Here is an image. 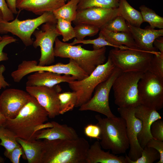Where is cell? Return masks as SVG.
I'll list each match as a JSON object with an SVG mask.
<instances>
[{"label":"cell","instance_id":"36","mask_svg":"<svg viewBox=\"0 0 163 163\" xmlns=\"http://www.w3.org/2000/svg\"><path fill=\"white\" fill-rule=\"evenodd\" d=\"M148 71L163 79V55H154Z\"/></svg>","mask_w":163,"mask_h":163},{"label":"cell","instance_id":"38","mask_svg":"<svg viewBox=\"0 0 163 163\" xmlns=\"http://www.w3.org/2000/svg\"><path fill=\"white\" fill-rule=\"evenodd\" d=\"M2 40L0 41V62L8 60L7 54L3 52L4 47L8 44L14 43L17 39L12 36L5 35L3 37Z\"/></svg>","mask_w":163,"mask_h":163},{"label":"cell","instance_id":"9","mask_svg":"<svg viewBox=\"0 0 163 163\" xmlns=\"http://www.w3.org/2000/svg\"><path fill=\"white\" fill-rule=\"evenodd\" d=\"M53 12H47L36 18L20 20L16 18L11 21H0V33H10L19 37L26 46L32 45L31 35L36 29L46 22H57Z\"/></svg>","mask_w":163,"mask_h":163},{"label":"cell","instance_id":"28","mask_svg":"<svg viewBox=\"0 0 163 163\" xmlns=\"http://www.w3.org/2000/svg\"><path fill=\"white\" fill-rule=\"evenodd\" d=\"M58 98L59 114H63L72 110L77 101L76 93L73 91L60 92L58 94Z\"/></svg>","mask_w":163,"mask_h":163},{"label":"cell","instance_id":"39","mask_svg":"<svg viewBox=\"0 0 163 163\" xmlns=\"http://www.w3.org/2000/svg\"><path fill=\"white\" fill-rule=\"evenodd\" d=\"M84 133L87 137L100 140L101 134L100 128L97 124H89L87 125L84 129Z\"/></svg>","mask_w":163,"mask_h":163},{"label":"cell","instance_id":"25","mask_svg":"<svg viewBox=\"0 0 163 163\" xmlns=\"http://www.w3.org/2000/svg\"><path fill=\"white\" fill-rule=\"evenodd\" d=\"M118 8L120 15L131 25L140 27L144 22L140 12L132 7L127 0H120Z\"/></svg>","mask_w":163,"mask_h":163},{"label":"cell","instance_id":"43","mask_svg":"<svg viewBox=\"0 0 163 163\" xmlns=\"http://www.w3.org/2000/svg\"><path fill=\"white\" fill-rule=\"evenodd\" d=\"M5 70V68L4 65H0V86L3 88H5L10 85L9 84L5 81L3 75Z\"/></svg>","mask_w":163,"mask_h":163},{"label":"cell","instance_id":"5","mask_svg":"<svg viewBox=\"0 0 163 163\" xmlns=\"http://www.w3.org/2000/svg\"><path fill=\"white\" fill-rule=\"evenodd\" d=\"M144 73L122 72L115 79L113 88L114 103L118 107H136L140 105L138 84Z\"/></svg>","mask_w":163,"mask_h":163},{"label":"cell","instance_id":"17","mask_svg":"<svg viewBox=\"0 0 163 163\" xmlns=\"http://www.w3.org/2000/svg\"><path fill=\"white\" fill-rule=\"evenodd\" d=\"M131 34L138 48L142 50L152 53L161 54L154 46L153 43L157 38L163 36V29L156 30L147 26L145 29L133 26L126 22Z\"/></svg>","mask_w":163,"mask_h":163},{"label":"cell","instance_id":"35","mask_svg":"<svg viewBox=\"0 0 163 163\" xmlns=\"http://www.w3.org/2000/svg\"><path fill=\"white\" fill-rule=\"evenodd\" d=\"M78 43H82L84 44H91L93 45V50H97L100 49L107 46H112L114 47L113 45L105 40L100 34L96 39H88L78 40L75 38L71 43L69 44L72 45H75Z\"/></svg>","mask_w":163,"mask_h":163},{"label":"cell","instance_id":"15","mask_svg":"<svg viewBox=\"0 0 163 163\" xmlns=\"http://www.w3.org/2000/svg\"><path fill=\"white\" fill-rule=\"evenodd\" d=\"M119 15L118 7L106 8L92 7L77 10L76 18L73 22L75 25L81 24H89L100 30L110 21Z\"/></svg>","mask_w":163,"mask_h":163},{"label":"cell","instance_id":"21","mask_svg":"<svg viewBox=\"0 0 163 163\" xmlns=\"http://www.w3.org/2000/svg\"><path fill=\"white\" fill-rule=\"evenodd\" d=\"M53 126L38 131L36 140L44 139L49 140L56 139L73 140L78 138V135L75 129L66 124H61L51 122Z\"/></svg>","mask_w":163,"mask_h":163},{"label":"cell","instance_id":"6","mask_svg":"<svg viewBox=\"0 0 163 163\" xmlns=\"http://www.w3.org/2000/svg\"><path fill=\"white\" fill-rule=\"evenodd\" d=\"M115 67L108 57L106 62L97 66L86 78L68 82L69 87L77 94V101L75 107H79L88 101L97 86L108 78Z\"/></svg>","mask_w":163,"mask_h":163},{"label":"cell","instance_id":"41","mask_svg":"<svg viewBox=\"0 0 163 163\" xmlns=\"http://www.w3.org/2000/svg\"><path fill=\"white\" fill-rule=\"evenodd\" d=\"M146 145L153 148L157 150L160 155V158L157 163H163V141L152 139Z\"/></svg>","mask_w":163,"mask_h":163},{"label":"cell","instance_id":"46","mask_svg":"<svg viewBox=\"0 0 163 163\" xmlns=\"http://www.w3.org/2000/svg\"><path fill=\"white\" fill-rule=\"evenodd\" d=\"M53 126L52 122H48L46 123H43L37 126L34 128V131L37 133L38 131L46 128H50Z\"/></svg>","mask_w":163,"mask_h":163},{"label":"cell","instance_id":"32","mask_svg":"<svg viewBox=\"0 0 163 163\" xmlns=\"http://www.w3.org/2000/svg\"><path fill=\"white\" fill-rule=\"evenodd\" d=\"M57 33L62 37V41L67 42L75 37L74 27L72 22L62 19H58L56 25Z\"/></svg>","mask_w":163,"mask_h":163},{"label":"cell","instance_id":"52","mask_svg":"<svg viewBox=\"0 0 163 163\" xmlns=\"http://www.w3.org/2000/svg\"><path fill=\"white\" fill-rule=\"evenodd\" d=\"M1 88H2L0 86V89Z\"/></svg>","mask_w":163,"mask_h":163},{"label":"cell","instance_id":"18","mask_svg":"<svg viewBox=\"0 0 163 163\" xmlns=\"http://www.w3.org/2000/svg\"><path fill=\"white\" fill-rule=\"evenodd\" d=\"M135 114L142 122V129L138 138L140 146L143 149L152 138L150 133L151 125L156 120L161 119V117L157 111L141 104L135 108Z\"/></svg>","mask_w":163,"mask_h":163},{"label":"cell","instance_id":"13","mask_svg":"<svg viewBox=\"0 0 163 163\" xmlns=\"http://www.w3.org/2000/svg\"><path fill=\"white\" fill-rule=\"evenodd\" d=\"M26 90L46 110L49 118H54L59 114L58 94L62 90L59 85L26 86Z\"/></svg>","mask_w":163,"mask_h":163},{"label":"cell","instance_id":"16","mask_svg":"<svg viewBox=\"0 0 163 163\" xmlns=\"http://www.w3.org/2000/svg\"><path fill=\"white\" fill-rule=\"evenodd\" d=\"M31 97L26 91L16 88H9L0 94V112L7 119H13Z\"/></svg>","mask_w":163,"mask_h":163},{"label":"cell","instance_id":"11","mask_svg":"<svg viewBox=\"0 0 163 163\" xmlns=\"http://www.w3.org/2000/svg\"><path fill=\"white\" fill-rule=\"evenodd\" d=\"M121 72L119 69L116 67L109 77L97 86L94 96L79 107V110L97 112L109 118L116 117V116L112 113L110 107L109 96L115 79Z\"/></svg>","mask_w":163,"mask_h":163},{"label":"cell","instance_id":"34","mask_svg":"<svg viewBox=\"0 0 163 163\" xmlns=\"http://www.w3.org/2000/svg\"><path fill=\"white\" fill-rule=\"evenodd\" d=\"M103 28L113 32H130L125 20L120 15L117 16L110 21Z\"/></svg>","mask_w":163,"mask_h":163},{"label":"cell","instance_id":"4","mask_svg":"<svg viewBox=\"0 0 163 163\" xmlns=\"http://www.w3.org/2000/svg\"><path fill=\"white\" fill-rule=\"evenodd\" d=\"M55 43V57L73 60L88 75L97 66L105 62L106 47L97 50H88L82 48V45H72L62 41L58 37Z\"/></svg>","mask_w":163,"mask_h":163},{"label":"cell","instance_id":"12","mask_svg":"<svg viewBox=\"0 0 163 163\" xmlns=\"http://www.w3.org/2000/svg\"><path fill=\"white\" fill-rule=\"evenodd\" d=\"M56 22H46L43 24L41 30H36L33 33L35 37L32 45L36 48L40 47L41 56L38 65H50L55 61L53 45L55 40L60 36L56 30Z\"/></svg>","mask_w":163,"mask_h":163},{"label":"cell","instance_id":"1","mask_svg":"<svg viewBox=\"0 0 163 163\" xmlns=\"http://www.w3.org/2000/svg\"><path fill=\"white\" fill-rule=\"evenodd\" d=\"M40 163H86L88 141L83 137L73 140L44 139Z\"/></svg>","mask_w":163,"mask_h":163},{"label":"cell","instance_id":"47","mask_svg":"<svg viewBox=\"0 0 163 163\" xmlns=\"http://www.w3.org/2000/svg\"><path fill=\"white\" fill-rule=\"evenodd\" d=\"M7 119L0 112V126H4Z\"/></svg>","mask_w":163,"mask_h":163},{"label":"cell","instance_id":"14","mask_svg":"<svg viewBox=\"0 0 163 163\" xmlns=\"http://www.w3.org/2000/svg\"><path fill=\"white\" fill-rule=\"evenodd\" d=\"M135 108L118 107L117 108L120 117L126 122L127 134L129 142V150L128 156L133 161L140 157L143 149L138 138L142 129V123L141 120L135 115Z\"/></svg>","mask_w":163,"mask_h":163},{"label":"cell","instance_id":"23","mask_svg":"<svg viewBox=\"0 0 163 163\" xmlns=\"http://www.w3.org/2000/svg\"><path fill=\"white\" fill-rule=\"evenodd\" d=\"M99 34L113 45L114 48L120 49H139L130 32H113L103 28L100 30Z\"/></svg>","mask_w":163,"mask_h":163},{"label":"cell","instance_id":"19","mask_svg":"<svg viewBox=\"0 0 163 163\" xmlns=\"http://www.w3.org/2000/svg\"><path fill=\"white\" fill-rule=\"evenodd\" d=\"M76 78L70 75L52 72L39 71L29 75L26 83V86H45L52 87L62 82L68 83L76 80Z\"/></svg>","mask_w":163,"mask_h":163},{"label":"cell","instance_id":"29","mask_svg":"<svg viewBox=\"0 0 163 163\" xmlns=\"http://www.w3.org/2000/svg\"><path fill=\"white\" fill-rule=\"evenodd\" d=\"M120 0H78L77 10L92 7L116 8Z\"/></svg>","mask_w":163,"mask_h":163},{"label":"cell","instance_id":"20","mask_svg":"<svg viewBox=\"0 0 163 163\" xmlns=\"http://www.w3.org/2000/svg\"><path fill=\"white\" fill-rule=\"evenodd\" d=\"M64 0H16V5L19 11L25 10L40 15L54 11L65 4Z\"/></svg>","mask_w":163,"mask_h":163},{"label":"cell","instance_id":"44","mask_svg":"<svg viewBox=\"0 0 163 163\" xmlns=\"http://www.w3.org/2000/svg\"><path fill=\"white\" fill-rule=\"evenodd\" d=\"M153 46L157 49L159 50L161 54L163 55V37L162 36L156 38L153 43Z\"/></svg>","mask_w":163,"mask_h":163},{"label":"cell","instance_id":"2","mask_svg":"<svg viewBox=\"0 0 163 163\" xmlns=\"http://www.w3.org/2000/svg\"><path fill=\"white\" fill-rule=\"evenodd\" d=\"M48 117L46 110L31 96L16 117L7 119L3 126L12 131L17 137L26 140H34L38 132H34V128L44 123Z\"/></svg>","mask_w":163,"mask_h":163},{"label":"cell","instance_id":"45","mask_svg":"<svg viewBox=\"0 0 163 163\" xmlns=\"http://www.w3.org/2000/svg\"><path fill=\"white\" fill-rule=\"evenodd\" d=\"M16 0H5L7 5L12 13L13 14H17L18 13L16 5Z\"/></svg>","mask_w":163,"mask_h":163},{"label":"cell","instance_id":"22","mask_svg":"<svg viewBox=\"0 0 163 163\" xmlns=\"http://www.w3.org/2000/svg\"><path fill=\"white\" fill-rule=\"evenodd\" d=\"M100 142H95L88 151L86 163H126L125 157L102 150Z\"/></svg>","mask_w":163,"mask_h":163},{"label":"cell","instance_id":"33","mask_svg":"<svg viewBox=\"0 0 163 163\" xmlns=\"http://www.w3.org/2000/svg\"><path fill=\"white\" fill-rule=\"evenodd\" d=\"M74 28L75 37L78 40H83L86 36L92 37L100 31L98 28L87 24H81L75 25Z\"/></svg>","mask_w":163,"mask_h":163},{"label":"cell","instance_id":"40","mask_svg":"<svg viewBox=\"0 0 163 163\" xmlns=\"http://www.w3.org/2000/svg\"><path fill=\"white\" fill-rule=\"evenodd\" d=\"M23 152L22 147L20 145L9 152L5 150L4 155L12 163H19L20 158Z\"/></svg>","mask_w":163,"mask_h":163},{"label":"cell","instance_id":"24","mask_svg":"<svg viewBox=\"0 0 163 163\" xmlns=\"http://www.w3.org/2000/svg\"><path fill=\"white\" fill-rule=\"evenodd\" d=\"M16 140L22 147L28 163H40L43 141L26 140L18 137Z\"/></svg>","mask_w":163,"mask_h":163},{"label":"cell","instance_id":"7","mask_svg":"<svg viewBox=\"0 0 163 163\" xmlns=\"http://www.w3.org/2000/svg\"><path fill=\"white\" fill-rule=\"evenodd\" d=\"M48 71L61 74L70 75L76 78L77 80L84 79L89 75L73 60L69 59L68 63H58L54 65L42 66L35 60H24L12 72L11 76L14 81L19 82L26 75L37 71Z\"/></svg>","mask_w":163,"mask_h":163},{"label":"cell","instance_id":"3","mask_svg":"<svg viewBox=\"0 0 163 163\" xmlns=\"http://www.w3.org/2000/svg\"><path fill=\"white\" fill-rule=\"evenodd\" d=\"M96 124L101 130L100 145L102 148L111 150L115 155L124 154L129 148L126 124L121 117L113 118L95 116Z\"/></svg>","mask_w":163,"mask_h":163},{"label":"cell","instance_id":"51","mask_svg":"<svg viewBox=\"0 0 163 163\" xmlns=\"http://www.w3.org/2000/svg\"><path fill=\"white\" fill-rule=\"evenodd\" d=\"M69 0H64L65 1V2H66L67 1H69Z\"/></svg>","mask_w":163,"mask_h":163},{"label":"cell","instance_id":"42","mask_svg":"<svg viewBox=\"0 0 163 163\" xmlns=\"http://www.w3.org/2000/svg\"><path fill=\"white\" fill-rule=\"evenodd\" d=\"M0 10L3 17V20L10 21L14 19V14L9 8L5 0H0Z\"/></svg>","mask_w":163,"mask_h":163},{"label":"cell","instance_id":"8","mask_svg":"<svg viewBox=\"0 0 163 163\" xmlns=\"http://www.w3.org/2000/svg\"><path fill=\"white\" fill-rule=\"evenodd\" d=\"M154 54L140 49H120L114 48L109 52V57L115 67L122 72L148 70Z\"/></svg>","mask_w":163,"mask_h":163},{"label":"cell","instance_id":"37","mask_svg":"<svg viewBox=\"0 0 163 163\" xmlns=\"http://www.w3.org/2000/svg\"><path fill=\"white\" fill-rule=\"evenodd\" d=\"M150 133L152 138L163 141V121L161 119L157 120L152 123Z\"/></svg>","mask_w":163,"mask_h":163},{"label":"cell","instance_id":"10","mask_svg":"<svg viewBox=\"0 0 163 163\" xmlns=\"http://www.w3.org/2000/svg\"><path fill=\"white\" fill-rule=\"evenodd\" d=\"M141 104L157 111L163 107V79L149 71L143 74L138 84Z\"/></svg>","mask_w":163,"mask_h":163},{"label":"cell","instance_id":"26","mask_svg":"<svg viewBox=\"0 0 163 163\" xmlns=\"http://www.w3.org/2000/svg\"><path fill=\"white\" fill-rule=\"evenodd\" d=\"M78 0H69L67 3L54 11L55 18L73 22L76 18Z\"/></svg>","mask_w":163,"mask_h":163},{"label":"cell","instance_id":"30","mask_svg":"<svg viewBox=\"0 0 163 163\" xmlns=\"http://www.w3.org/2000/svg\"><path fill=\"white\" fill-rule=\"evenodd\" d=\"M125 157L126 163H153L160 159V155L155 149L146 145L143 149L140 157L136 160H131L127 155Z\"/></svg>","mask_w":163,"mask_h":163},{"label":"cell","instance_id":"31","mask_svg":"<svg viewBox=\"0 0 163 163\" xmlns=\"http://www.w3.org/2000/svg\"><path fill=\"white\" fill-rule=\"evenodd\" d=\"M15 134L8 128L0 126V145L3 146L7 151L9 152L20 145L16 140Z\"/></svg>","mask_w":163,"mask_h":163},{"label":"cell","instance_id":"50","mask_svg":"<svg viewBox=\"0 0 163 163\" xmlns=\"http://www.w3.org/2000/svg\"><path fill=\"white\" fill-rule=\"evenodd\" d=\"M2 39V37L0 35V41H1Z\"/></svg>","mask_w":163,"mask_h":163},{"label":"cell","instance_id":"48","mask_svg":"<svg viewBox=\"0 0 163 163\" xmlns=\"http://www.w3.org/2000/svg\"><path fill=\"white\" fill-rule=\"evenodd\" d=\"M3 20V17L2 12L0 10V21Z\"/></svg>","mask_w":163,"mask_h":163},{"label":"cell","instance_id":"49","mask_svg":"<svg viewBox=\"0 0 163 163\" xmlns=\"http://www.w3.org/2000/svg\"><path fill=\"white\" fill-rule=\"evenodd\" d=\"M4 159L2 157L0 156V163H3L4 162Z\"/></svg>","mask_w":163,"mask_h":163},{"label":"cell","instance_id":"27","mask_svg":"<svg viewBox=\"0 0 163 163\" xmlns=\"http://www.w3.org/2000/svg\"><path fill=\"white\" fill-rule=\"evenodd\" d=\"M139 9L143 22L149 23L152 28L163 29V18L158 15L152 9L144 5L140 6Z\"/></svg>","mask_w":163,"mask_h":163}]
</instances>
